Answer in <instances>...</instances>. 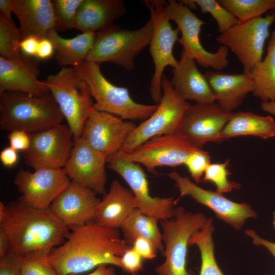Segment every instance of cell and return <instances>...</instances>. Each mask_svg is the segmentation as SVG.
Instances as JSON below:
<instances>
[{"instance_id": "obj_4", "label": "cell", "mask_w": 275, "mask_h": 275, "mask_svg": "<svg viewBox=\"0 0 275 275\" xmlns=\"http://www.w3.org/2000/svg\"><path fill=\"white\" fill-rule=\"evenodd\" d=\"M208 218L183 207L175 208L172 218L159 221L164 261L155 268L157 275H195L187 268L189 240L206 225Z\"/></svg>"}, {"instance_id": "obj_11", "label": "cell", "mask_w": 275, "mask_h": 275, "mask_svg": "<svg viewBox=\"0 0 275 275\" xmlns=\"http://www.w3.org/2000/svg\"><path fill=\"white\" fill-rule=\"evenodd\" d=\"M275 21L268 14L232 26L216 38L230 49L241 63L244 72L250 73L262 60L264 47L270 37L269 28Z\"/></svg>"}, {"instance_id": "obj_53", "label": "cell", "mask_w": 275, "mask_h": 275, "mask_svg": "<svg viewBox=\"0 0 275 275\" xmlns=\"http://www.w3.org/2000/svg\"><path fill=\"white\" fill-rule=\"evenodd\" d=\"M269 15L272 16L275 19V9L270 11V12L269 13Z\"/></svg>"}, {"instance_id": "obj_26", "label": "cell", "mask_w": 275, "mask_h": 275, "mask_svg": "<svg viewBox=\"0 0 275 275\" xmlns=\"http://www.w3.org/2000/svg\"><path fill=\"white\" fill-rule=\"evenodd\" d=\"M126 12L122 0H83L76 16L74 29L98 32L113 25Z\"/></svg>"}, {"instance_id": "obj_25", "label": "cell", "mask_w": 275, "mask_h": 275, "mask_svg": "<svg viewBox=\"0 0 275 275\" xmlns=\"http://www.w3.org/2000/svg\"><path fill=\"white\" fill-rule=\"evenodd\" d=\"M204 76L217 104L228 113H232L254 90L253 80L248 73L230 74L208 70Z\"/></svg>"}, {"instance_id": "obj_23", "label": "cell", "mask_w": 275, "mask_h": 275, "mask_svg": "<svg viewBox=\"0 0 275 275\" xmlns=\"http://www.w3.org/2000/svg\"><path fill=\"white\" fill-rule=\"evenodd\" d=\"M13 13L19 21L23 39L30 36L47 38L48 33L55 29L52 1L13 0Z\"/></svg>"}, {"instance_id": "obj_33", "label": "cell", "mask_w": 275, "mask_h": 275, "mask_svg": "<svg viewBox=\"0 0 275 275\" xmlns=\"http://www.w3.org/2000/svg\"><path fill=\"white\" fill-rule=\"evenodd\" d=\"M22 36L13 20L0 14V57L9 60H18L24 56L20 52Z\"/></svg>"}, {"instance_id": "obj_50", "label": "cell", "mask_w": 275, "mask_h": 275, "mask_svg": "<svg viewBox=\"0 0 275 275\" xmlns=\"http://www.w3.org/2000/svg\"><path fill=\"white\" fill-rule=\"evenodd\" d=\"M261 108L263 111L275 116V101L262 102Z\"/></svg>"}, {"instance_id": "obj_16", "label": "cell", "mask_w": 275, "mask_h": 275, "mask_svg": "<svg viewBox=\"0 0 275 275\" xmlns=\"http://www.w3.org/2000/svg\"><path fill=\"white\" fill-rule=\"evenodd\" d=\"M65 168L40 169L31 172L20 169L14 183L22 202L39 209H49L51 204L71 181Z\"/></svg>"}, {"instance_id": "obj_32", "label": "cell", "mask_w": 275, "mask_h": 275, "mask_svg": "<svg viewBox=\"0 0 275 275\" xmlns=\"http://www.w3.org/2000/svg\"><path fill=\"white\" fill-rule=\"evenodd\" d=\"M240 22L262 17L268 11L275 9V0H218Z\"/></svg>"}, {"instance_id": "obj_28", "label": "cell", "mask_w": 275, "mask_h": 275, "mask_svg": "<svg viewBox=\"0 0 275 275\" xmlns=\"http://www.w3.org/2000/svg\"><path fill=\"white\" fill-rule=\"evenodd\" d=\"M240 135H254L264 139L273 138L275 136V121L271 116L251 112L233 113L221 132V140Z\"/></svg>"}, {"instance_id": "obj_46", "label": "cell", "mask_w": 275, "mask_h": 275, "mask_svg": "<svg viewBox=\"0 0 275 275\" xmlns=\"http://www.w3.org/2000/svg\"><path fill=\"white\" fill-rule=\"evenodd\" d=\"M17 151L10 146L4 148L0 153V160L2 164L7 167L14 166L18 159Z\"/></svg>"}, {"instance_id": "obj_19", "label": "cell", "mask_w": 275, "mask_h": 275, "mask_svg": "<svg viewBox=\"0 0 275 275\" xmlns=\"http://www.w3.org/2000/svg\"><path fill=\"white\" fill-rule=\"evenodd\" d=\"M73 140V149L64 167L68 176L71 180L104 196L106 157L91 147L81 137Z\"/></svg>"}, {"instance_id": "obj_36", "label": "cell", "mask_w": 275, "mask_h": 275, "mask_svg": "<svg viewBox=\"0 0 275 275\" xmlns=\"http://www.w3.org/2000/svg\"><path fill=\"white\" fill-rule=\"evenodd\" d=\"M83 0H53L55 30L64 31L74 29L77 10Z\"/></svg>"}, {"instance_id": "obj_18", "label": "cell", "mask_w": 275, "mask_h": 275, "mask_svg": "<svg viewBox=\"0 0 275 275\" xmlns=\"http://www.w3.org/2000/svg\"><path fill=\"white\" fill-rule=\"evenodd\" d=\"M136 126L132 121L94 109L85 124L81 138L107 158L121 150Z\"/></svg>"}, {"instance_id": "obj_9", "label": "cell", "mask_w": 275, "mask_h": 275, "mask_svg": "<svg viewBox=\"0 0 275 275\" xmlns=\"http://www.w3.org/2000/svg\"><path fill=\"white\" fill-rule=\"evenodd\" d=\"M149 9L152 22L153 32L150 42L149 52L152 57L154 71L150 86V93L153 101L158 104L162 96L161 80L164 69L168 66L175 68L178 61L174 57L173 50L178 40L180 31L173 29L167 11V1L146 0L143 1Z\"/></svg>"}, {"instance_id": "obj_51", "label": "cell", "mask_w": 275, "mask_h": 275, "mask_svg": "<svg viewBox=\"0 0 275 275\" xmlns=\"http://www.w3.org/2000/svg\"><path fill=\"white\" fill-rule=\"evenodd\" d=\"M180 2L188 7L191 10H197L198 6L195 3L194 0H182Z\"/></svg>"}, {"instance_id": "obj_49", "label": "cell", "mask_w": 275, "mask_h": 275, "mask_svg": "<svg viewBox=\"0 0 275 275\" xmlns=\"http://www.w3.org/2000/svg\"><path fill=\"white\" fill-rule=\"evenodd\" d=\"M9 241L6 233L0 229V258L9 251Z\"/></svg>"}, {"instance_id": "obj_31", "label": "cell", "mask_w": 275, "mask_h": 275, "mask_svg": "<svg viewBox=\"0 0 275 275\" xmlns=\"http://www.w3.org/2000/svg\"><path fill=\"white\" fill-rule=\"evenodd\" d=\"M213 231V218L208 217L205 226L194 234L189 240V245H196L200 252L201 264L199 275H224L214 255Z\"/></svg>"}, {"instance_id": "obj_5", "label": "cell", "mask_w": 275, "mask_h": 275, "mask_svg": "<svg viewBox=\"0 0 275 275\" xmlns=\"http://www.w3.org/2000/svg\"><path fill=\"white\" fill-rule=\"evenodd\" d=\"M88 84L95 110L107 113L123 120H145L155 111L158 104H145L135 102L128 89L110 82L102 74L100 65L84 60L73 67Z\"/></svg>"}, {"instance_id": "obj_10", "label": "cell", "mask_w": 275, "mask_h": 275, "mask_svg": "<svg viewBox=\"0 0 275 275\" xmlns=\"http://www.w3.org/2000/svg\"><path fill=\"white\" fill-rule=\"evenodd\" d=\"M167 15L170 20L177 25L181 37L178 42L182 51L193 59L200 66L219 71L229 64V49L221 45L215 52L206 50L201 44L200 33L205 22L199 18L180 1H167Z\"/></svg>"}, {"instance_id": "obj_48", "label": "cell", "mask_w": 275, "mask_h": 275, "mask_svg": "<svg viewBox=\"0 0 275 275\" xmlns=\"http://www.w3.org/2000/svg\"><path fill=\"white\" fill-rule=\"evenodd\" d=\"M70 275H77L75 274ZM86 275H116L114 268L108 265L102 264L99 265L91 273Z\"/></svg>"}, {"instance_id": "obj_39", "label": "cell", "mask_w": 275, "mask_h": 275, "mask_svg": "<svg viewBox=\"0 0 275 275\" xmlns=\"http://www.w3.org/2000/svg\"><path fill=\"white\" fill-rule=\"evenodd\" d=\"M0 275H21L20 256L9 251L0 258Z\"/></svg>"}, {"instance_id": "obj_17", "label": "cell", "mask_w": 275, "mask_h": 275, "mask_svg": "<svg viewBox=\"0 0 275 275\" xmlns=\"http://www.w3.org/2000/svg\"><path fill=\"white\" fill-rule=\"evenodd\" d=\"M232 114L214 102L196 103L185 112L178 132L194 147L202 149L208 142H222L221 132Z\"/></svg>"}, {"instance_id": "obj_37", "label": "cell", "mask_w": 275, "mask_h": 275, "mask_svg": "<svg viewBox=\"0 0 275 275\" xmlns=\"http://www.w3.org/2000/svg\"><path fill=\"white\" fill-rule=\"evenodd\" d=\"M48 255L35 253L20 256L21 275H58L48 262Z\"/></svg>"}, {"instance_id": "obj_2", "label": "cell", "mask_w": 275, "mask_h": 275, "mask_svg": "<svg viewBox=\"0 0 275 275\" xmlns=\"http://www.w3.org/2000/svg\"><path fill=\"white\" fill-rule=\"evenodd\" d=\"M0 229L8 237L9 251L20 256L49 254L70 232L49 208H37L19 199L7 205L0 203Z\"/></svg>"}, {"instance_id": "obj_14", "label": "cell", "mask_w": 275, "mask_h": 275, "mask_svg": "<svg viewBox=\"0 0 275 275\" xmlns=\"http://www.w3.org/2000/svg\"><path fill=\"white\" fill-rule=\"evenodd\" d=\"M175 182L180 197L189 196L197 202L210 209L220 220L236 230H239L246 220L255 218L257 212L246 203H237L217 192L204 189L189 177L182 176L176 171L168 174Z\"/></svg>"}, {"instance_id": "obj_7", "label": "cell", "mask_w": 275, "mask_h": 275, "mask_svg": "<svg viewBox=\"0 0 275 275\" xmlns=\"http://www.w3.org/2000/svg\"><path fill=\"white\" fill-rule=\"evenodd\" d=\"M74 137H81L85 124L94 109L89 87L73 67H63L45 80Z\"/></svg>"}, {"instance_id": "obj_21", "label": "cell", "mask_w": 275, "mask_h": 275, "mask_svg": "<svg viewBox=\"0 0 275 275\" xmlns=\"http://www.w3.org/2000/svg\"><path fill=\"white\" fill-rule=\"evenodd\" d=\"M40 70L28 57L9 60L0 57V93L18 91L40 96L50 93L47 84L38 78Z\"/></svg>"}, {"instance_id": "obj_42", "label": "cell", "mask_w": 275, "mask_h": 275, "mask_svg": "<svg viewBox=\"0 0 275 275\" xmlns=\"http://www.w3.org/2000/svg\"><path fill=\"white\" fill-rule=\"evenodd\" d=\"M132 248L143 259H146L155 258L158 252L150 240L143 237L137 238L133 242Z\"/></svg>"}, {"instance_id": "obj_13", "label": "cell", "mask_w": 275, "mask_h": 275, "mask_svg": "<svg viewBox=\"0 0 275 275\" xmlns=\"http://www.w3.org/2000/svg\"><path fill=\"white\" fill-rule=\"evenodd\" d=\"M106 162L108 168L120 175L128 185L138 209L159 221L173 217L178 200L172 197L152 196L147 175L140 164L124 159L119 152L107 157Z\"/></svg>"}, {"instance_id": "obj_41", "label": "cell", "mask_w": 275, "mask_h": 275, "mask_svg": "<svg viewBox=\"0 0 275 275\" xmlns=\"http://www.w3.org/2000/svg\"><path fill=\"white\" fill-rule=\"evenodd\" d=\"M10 146L16 151L27 150L30 145V134L27 132L15 130L10 132L7 136Z\"/></svg>"}, {"instance_id": "obj_45", "label": "cell", "mask_w": 275, "mask_h": 275, "mask_svg": "<svg viewBox=\"0 0 275 275\" xmlns=\"http://www.w3.org/2000/svg\"><path fill=\"white\" fill-rule=\"evenodd\" d=\"M54 53V46L47 38L40 39L35 57L40 60L50 58Z\"/></svg>"}, {"instance_id": "obj_15", "label": "cell", "mask_w": 275, "mask_h": 275, "mask_svg": "<svg viewBox=\"0 0 275 275\" xmlns=\"http://www.w3.org/2000/svg\"><path fill=\"white\" fill-rule=\"evenodd\" d=\"M196 149L177 132L154 137L129 153H119L124 159L141 164L155 174L158 167H175L184 164L188 156Z\"/></svg>"}, {"instance_id": "obj_34", "label": "cell", "mask_w": 275, "mask_h": 275, "mask_svg": "<svg viewBox=\"0 0 275 275\" xmlns=\"http://www.w3.org/2000/svg\"><path fill=\"white\" fill-rule=\"evenodd\" d=\"M229 162L228 159L223 163H210L206 168L202 180L213 183L216 186V191L221 194L231 192L233 189H239L240 184L228 179L231 174L228 169Z\"/></svg>"}, {"instance_id": "obj_52", "label": "cell", "mask_w": 275, "mask_h": 275, "mask_svg": "<svg viewBox=\"0 0 275 275\" xmlns=\"http://www.w3.org/2000/svg\"><path fill=\"white\" fill-rule=\"evenodd\" d=\"M272 226L275 229V211L272 213Z\"/></svg>"}, {"instance_id": "obj_6", "label": "cell", "mask_w": 275, "mask_h": 275, "mask_svg": "<svg viewBox=\"0 0 275 275\" xmlns=\"http://www.w3.org/2000/svg\"><path fill=\"white\" fill-rule=\"evenodd\" d=\"M152 32L150 19L136 30L124 29L113 25L97 32L86 60L99 65L110 62L131 72L135 68V57L149 45Z\"/></svg>"}, {"instance_id": "obj_40", "label": "cell", "mask_w": 275, "mask_h": 275, "mask_svg": "<svg viewBox=\"0 0 275 275\" xmlns=\"http://www.w3.org/2000/svg\"><path fill=\"white\" fill-rule=\"evenodd\" d=\"M143 259L138 253L130 247L121 257L122 269L131 275H136L143 269Z\"/></svg>"}, {"instance_id": "obj_29", "label": "cell", "mask_w": 275, "mask_h": 275, "mask_svg": "<svg viewBox=\"0 0 275 275\" xmlns=\"http://www.w3.org/2000/svg\"><path fill=\"white\" fill-rule=\"evenodd\" d=\"M248 73L254 82V95L262 102L275 101V30L270 35L264 59Z\"/></svg>"}, {"instance_id": "obj_20", "label": "cell", "mask_w": 275, "mask_h": 275, "mask_svg": "<svg viewBox=\"0 0 275 275\" xmlns=\"http://www.w3.org/2000/svg\"><path fill=\"white\" fill-rule=\"evenodd\" d=\"M97 194L81 184L71 180L67 187L51 204L49 209L70 229L85 225L93 219L100 201Z\"/></svg>"}, {"instance_id": "obj_43", "label": "cell", "mask_w": 275, "mask_h": 275, "mask_svg": "<svg viewBox=\"0 0 275 275\" xmlns=\"http://www.w3.org/2000/svg\"><path fill=\"white\" fill-rule=\"evenodd\" d=\"M244 233L251 238L254 244L265 248L275 258V242L261 237L253 229H247Z\"/></svg>"}, {"instance_id": "obj_30", "label": "cell", "mask_w": 275, "mask_h": 275, "mask_svg": "<svg viewBox=\"0 0 275 275\" xmlns=\"http://www.w3.org/2000/svg\"><path fill=\"white\" fill-rule=\"evenodd\" d=\"M159 220L148 215L138 208L131 212L121 227L123 239L128 245H132L139 237L150 240L158 251L163 253L164 246L162 234L158 225Z\"/></svg>"}, {"instance_id": "obj_27", "label": "cell", "mask_w": 275, "mask_h": 275, "mask_svg": "<svg viewBox=\"0 0 275 275\" xmlns=\"http://www.w3.org/2000/svg\"><path fill=\"white\" fill-rule=\"evenodd\" d=\"M97 32H82L72 38L60 36L52 30L47 38L52 43L56 60L60 66H76L86 60L96 39Z\"/></svg>"}, {"instance_id": "obj_47", "label": "cell", "mask_w": 275, "mask_h": 275, "mask_svg": "<svg viewBox=\"0 0 275 275\" xmlns=\"http://www.w3.org/2000/svg\"><path fill=\"white\" fill-rule=\"evenodd\" d=\"M12 13H13V0H0V14L8 20H13Z\"/></svg>"}, {"instance_id": "obj_22", "label": "cell", "mask_w": 275, "mask_h": 275, "mask_svg": "<svg viewBox=\"0 0 275 275\" xmlns=\"http://www.w3.org/2000/svg\"><path fill=\"white\" fill-rule=\"evenodd\" d=\"M171 84L184 100L196 103H213L216 97L196 61L182 51L177 66L172 70Z\"/></svg>"}, {"instance_id": "obj_1", "label": "cell", "mask_w": 275, "mask_h": 275, "mask_svg": "<svg viewBox=\"0 0 275 275\" xmlns=\"http://www.w3.org/2000/svg\"><path fill=\"white\" fill-rule=\"evenodd\" d=\"M70 229L65 241L47 256L58 275L77 274L102 264L122 269L121 257L130 245L118 229L99 226L93 221Z\"/></svg>"}, {"instance_id": "obj_24", "label": "cell", "mask_w": 275, "mask_h": 275, "mask_svg": "<svg viewBox=\"0 0 275 275\" xmlns=\"http://www.w3.org/2000/svg\"><path fill=\"white\" fill-rule=\"evenodd\" d=\"M136 208L137 202L131 190L114 180L98 204L93 221L101 226L118 229Z\"/></svg>"}, {"instance_id": "obj_8", "label": "cell", "mask_w": 275, "mask_h": 275, "mask_svg": "<svg viewBox=\"0 0 275 275\" xmlns=\"http://www.w3.org/2000/svg\"><path fill=\"white\" fill-rule=\"evenodd\" d=\"M161 89L162 96L155 111L136 126L119 152L129 153L154 137L178 132L185 112L190 104L176 93L164 75Z\"/></svg>"}, {"instance_id": "obj_35", "label": "cell", "mask_w": 275, "mask_h": 275, "mask_svg": "<svg viewBox=\"0 0 275 275\" xmlns=\"http://www.w3.org/2000/svg\"><path fill=\"white\" fill-rule=\"evenodd\" d=\"M202 13H209L217 23L218 31L224 33L239 22L228 10L215 0H194Z\"/></svg>"}, {"instance_id": "obj_44", "label": "cell", "mask_w": 275, "mask_h": 275, "mask_svg": "<svg viewBox=\"0 0 275 275\" xmlns=\"http://www.w3.org/2000/svg\"><path fill=\"white\" fill-rule=\"evenodd\" d=\"M40 39L36 37L30 36L22 39L20 50L28 57H35Z\"/></svg>"}, {"instance_id": "obj_3", "label": "cell", "mask_w": 275, "mask_h": 275, "mask_svg": "<svg viewBox=\"0 0 275 275\" xmlns=\"http://www.w3.org/2000/svg\"><path fill=\"white\" fill-rule=\"evenodd\" d=\"M64 117L50 93L34 96L18 91L0 93V127L33 133L62 123Z\"/></svg>"}, {"instance_id": "obj_12", "label": "cell", "mask_w": 275, "mask_h": 275, "mask_svg": "<svg viewBox=\"0 0 275 275\" xmlns=\"http://www.w3.org/2000/svg\"><path fill=\"white\" fill-rule=\"evenodd\" d=\"M29 149L23 152L25 164L35 170L64 168L71 155L73 134L68 125L62 123L30 134Z\"/></svg>"}, {"instance_id": "obj_38", "label": "cell", "mask_w": 275, "mask_h": 275, "mask_svg": "<svg viewBox=\"0 0 275 275\" xmlns=\"http://www.w3.org/2000/svg\"><path fill=\"white\" fill-rule=\"evenodd\" d=\"M210 163L209 153L202 149H197L187 157L184 164L196 183H199L207 166Z\"/></svg>"}]
</instances>
